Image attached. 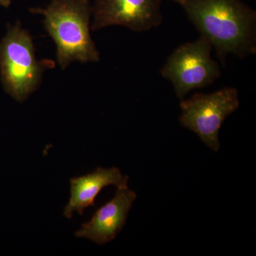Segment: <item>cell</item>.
I'll return each instance as SVG.
<instances>
[{"mask_svg": "<svg viewBox=\"0 0 256 256\" xmlns=\"http://www.w3.org/2000/svg\"><path fill=\"white\" fill-rule=\"evenodd\" d=\"M212 48L210 42L201 35L196 41L178 46L168 57L160 73L172 82L180 100L192 90L208 86L220 76V64L212 57Z\"/></svg>", "mask_w": 256, "mask_h": 256, "instance_id": "cell-4", "label": "cell"}, {"mask_svg": "<svg viewBox=\"0 0 256 256\" xmlns=\"http://www.w3.org/2000/svg\"><path fill=\"white\" fill-rule=\"evenodd\" d=\"M136 197V192L128 186L118 188L114 198L96 210L92 220L82 224V228L76 232V236L88 239L99 245L114 240L124 228Z\"/></svg>", "mask_w": 256, "mask_h": 256, "instance_id": "cell-7", "label": "cell"}, {"mask_svg": "<svg viewBox=\"0 0 256 256\" xmlns=\"http://www.w3.org/2000/svg\"><path fill=\"white\" fill-rule=\"evenodd\" d=\"M129 178L122 175L117 168H98L94 172L70 180V196L64 210V215L72 218L74 212L82 215L88 207L95 206V198L102 188L114 185L128 186Z\"/></svg>", "mask_w": 256, "mask_h": 256, "instance_id": "cell-8", "label": "cell"}, {"mask_svg": "<svg viewBox=\"0 0 256 256\" xmlns=\"http://www.w3.org/2000/svg\"><path fill=\"white\" fill-rule=\"evenodd\" d=\"M12 1L13 0H0V6H2L6 8H9Z\"/></svg>", "mask_w": 256, "mask_h": 256, "instance_id": "cell-9", "label": "cell"}, {"mask_svg": "<svg viewBox=\"0 0 256 256\" xmlns=\"http://www.w3.org/2000/svg\"><path fill=\"white\" fill-rule=\"evenodd\" d=\"M182 6L220 60L256 53V13L242 0H186Z\"/></svg>", "mask_w": 256, "mask_h": 256, "instance_id": "cell-1", "label": "cell"}, {"mask_svg": "<svg viewBox=\"0 0 256 256\" xmlns=\"http://www.w3.org/2000/svg\"><path fill=\"white\" fill-rule=\"evenodd\" d=\"M172 1L178 3V4H180V5H182L186 1V0H172Z\"/></svg>", "mask_w": 256, "mask_h": 256, "instance_id": "cell-10", "label": "cell"}, {"mask_svg": "<svg viewBox=\"0 0 256 256\" xmlns=\"http://www.w3.org/2000/svg\"><path fill=\"white\" fill-rule=\"evenodd\" d=\"M44 16V24L56 46L60 68L74 62H98L100 54L90 36V0H50L44 8H31Z\"/></svg>", "mask_w": 256, "mask_h": 256, "instance_id": "cell-2", "label": "cell"}, {"mask_svg": "<svg viewBox=\"0 0 256 256\" xmlns=\"http://www.w3.org/2000/svg\"><path fill=\"white\" fill-rule=\"evenodd\" d=\"M162 0H94L90 28L94 31L124 26L134 32H146L162 22Z\"/></svg>", "mask_w": 256, "mask_h": 256, "instance_id": "cell-6", "label": "cell"}, {"mask_svg": "<svg viewBox=\"0 0 256 256\" xmlns=\"http://www.w3.org/2000/svg\"><path fill=\"white\" fill-rule=\"evenodd\" d=\"M239 107L238 92L225 87L210 94H196L180 102V122L196 133L212 150L220 148V128L225 120Z\"/></svg>", "mask_w": 256, "mask_h": 256, "instance_id": "cell-5", "label": "cell"}, {"mask_svg": "<svg viewBox=\"0 0 256 256\" xmlns=\"http://www.w3.org/2000/svg\"><path fill=\"white\" fill-rule=\"evenodd\" d=\"M48 60H38L33 40L20 22L8 25L0 42V76L5 92L22 102L36 92Z\"/></svg>", "mask_w": 256, "mask_h": 256, "instance_id": "cell-3", "label": "cell"}]
</instances>
